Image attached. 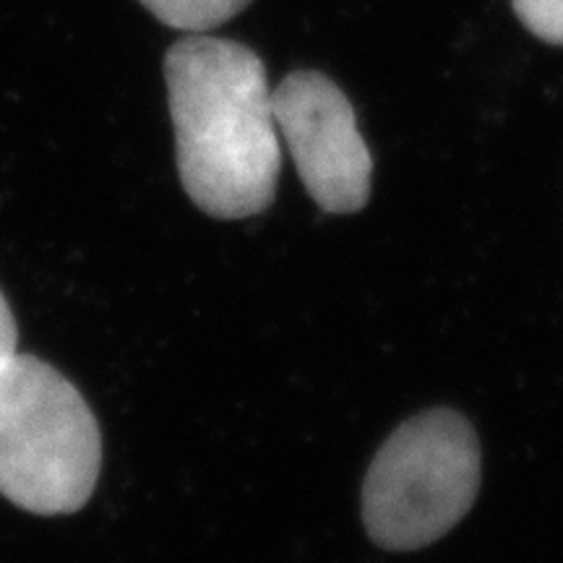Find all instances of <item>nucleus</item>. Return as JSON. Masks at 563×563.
<instances>
[{
    "label": "nucleus",
    "mask_w": 563,
    "mask_h": 563,
    "mask_svg": "<svg viewBox=\"0 0 563 563\" xmlns=\"http://www.w3.org/2000/svg\"><path fill=\"white\" fill-rule=\"evenodd\" d=\"M16 342H19L16 321H13L9 300H5V295L0 292V371H3L5 365L19 355Z\"/></svg>",
    "instance_id": "0eeeda50"
},
{
    "label": "nucleus",
    "mask_w": 563,
    "mask_h": 563,
    "mask_svg": "<svg viewBox=\"0 0 563 563\" xmlns=\"http://www.w3.org/2000/svg\"><path fill=\"white\" fill-rule=\"evenodd\" d=\"M481 443L454 410H426L394 431L363 483V525L384 551H420L473 509Z\"/></svg>",
    "instance_id": "7ed1b4c3"
},
{
    "label": "nucleus",
    "mask_w": 563,
    "mask_h": 563,
    "mask_svg": "<svg viewBox=\"0 0 563 563\" xmlns=\"http://www.w3.org/2000/svg\"><path fill=\"white\" fill-rule=\"evenodd\" d=\"M165 81L188 199L217 220L262 214L282 167L262 58L241 42L191 34L167 51Z\"/></svg>",
    "instance_id": "f257e3e1"
},
{
    "label": "nucleus",
    "mask_w": 563,
    "mask_h": 563,
    "mask_svg": "<svg viewBox=\"0 0 563 563\" xmlns=\"http://www.w3.org/2000/svg\"><path fill=\"white\" fill-rule=\"evenodd\" d=\"M100 467V426L79 389L40 357H13L0 371V493L42 517L74 514Z\"/></svg>",
    "instance_id": "f03ea898"
},
{
    "label": "nucleus",
    "mask_w": 563,
    "mask_h": 563,
    "mask_svg": "<svg viewBox=\"0 0 563 563\" xmlns=\"http://www.w3.org/2000/svg\"><path fill=\"white\" fill-rule=\"evenodd\" d=\"M272 108L308 196L329 214L361 211L373 157L344 91L316 70H295L272 91Z\"/></svg>",
    "instance_id": "20e7f679"
},
{
    "label": "nucleus",
    "mask_w": 563,
    "mask_h": 563,
    "mask_svg": "<svg viewBox=\"0 0 563 563\" xmlns=\"http://www.w3.org/2000/svg\"><path fill=\"white\" fill-rule=\"evenodd\" d=\"M170 30L203 34L249 9L251 0H139Z\"/></svg>",
    "instance_id": "39448f33"
},
{
    "label": "nucleus",
    "mask_w": 563,
    "mask_h": 563,
    "mask_svg": "<svg viewBox=\"0 0 563 563\" xmlns=\"http://www.w3.org/2000/svg\"><path fill=\"white\" fill-rule=\"evenodd\" d=\"M514 11L534 37L563 45V0H514Z\"/></svg>",
    "instance_id": "423d86ee"
}]
</instances>
